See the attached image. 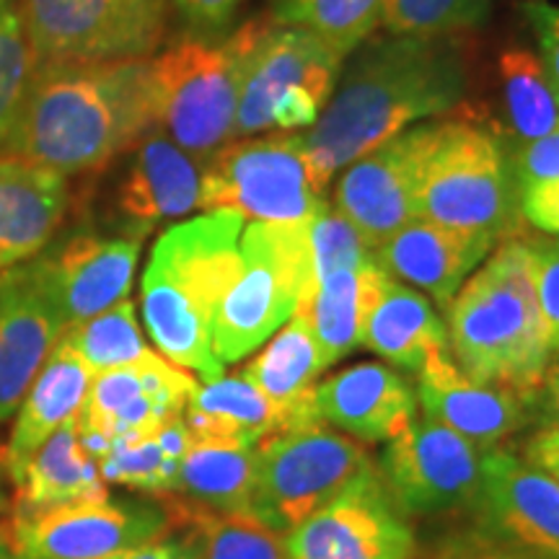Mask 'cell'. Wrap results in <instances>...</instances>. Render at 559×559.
<instances>
[{"label":"cell","instance_id":"7402d4cb","mask_svg":"<svg viewBox=\"0 0 559 559\" xmlns=\"http://www.w3.org/2000/svg\"><path fill=\"white\" fill-rule=\"evenodd\" d=\"M313 419L360 443H389L417 417V391L383 362H360L313 389Z\"/></svg>","mask_w":559,"mask_h":559},{"label":"cell","instance_id":"e0dca14e","mask_svg":"<svg viewBox=\"0 0 559 559\" xmlns=\"http://www.w3.org/2000/svg\"><path fill=\"white\" fill-rule=\"evenodd\" d=\"M466 523L508 547L559 559V485L508 445L487 451Z\"/></svg>","mask_w":559,"mask_h":559},{"label":"cell","instance_id":"e575fe53","mask_svg":"<svg viewBox=\"0 0 559 559\" xmlns=\"http://www.w3.org/2000/svg\"><path fill=\"white\" fill-rule=\"evenodd\" d=\"M386 0H280L272 19L285 26H304L347 58L381 24Z\"/></svg>","mask_w":559,"mask_h":559},{"label":"cell","instance_id":"1f68e13d","mask_svg":"<svg viewBox=\"0 0 559 559\" xmlns=\"http://www.w3.org/2000/svg\"><path fill=\"white\" fill-rule=\"evenodd\" d=\"M257 485V445L192 440L171 495L213 510H249Z\"/></svg>","mask_w":559,"mask_h":559},{"label":"cell","instance_id":"277c9868","mask_svg":"<svg viewBox=\"0 0 559 559\" xmlns=\"http://www.w3.org/2000/svg\"><path fill=\"white\" fill-rule=\"evenodd\" d=\"M526 236V234H523ZM523 236L498 243L449 306V355L466 376L539 400L549 358Z\"/></svg>","mask_w":559,"mask_h":559},{"label":"cell","instance_id":"ac0fdd59","mask_svg":"<svg viewBox=\"0 0 559 559\" xmlns=\"http://www.w3.org/2000/svg\"><path fill=\"white\" fill-rule=\"evenodd\" d=\"M143 241L128 230H75L39 251L66 330L128 298Z\"/></svg>","mask_w":559,"mask_h":559},{"label":"cell","instance_id":"4fadbf2b","mask_svg":"<svg viewBox=\"0 0 559 559\" xmlns=\"http://www.w3.org/2000/svg\"><path fill=\"white\" fill-rule=\"evenodd\" d=\"M11 555L24 559H102L169 536L164 502L109 495L58 506L26 519H3Z\"/></svg>","mask_w":559,"mask_h":559},{"label":"cell","instance_id":"d590c367","mask_svg":"<svg viewBox=\"0 0 559 559\" xmlns=\"http://www.w3.org/2000/svg\"><path fill=\"white\" fill-rule=\"evenodd\" d=\"M60 340L73 349L94 373L128 366L151 353L148 342L140 332L135 304L130 298L120 300L111 309L96 313L86 321L68 326Z\"/></svg>","mask_w":559,"mask_h":559},{"label":"cell","instance_id":"f546056e","mask_svg":"<svg viewBox=\"0 0 559 559\" xmlns=\"http://www.w3.org/2000/svg\"><path fill=\"white\" fill-rule=\"evenodd\" d=\"M360 345L379 353L391 366L419 370L432 353L449 349V332L423 293L389 277L368 313Z\"/></svg>","mask_w":559,"mask_h":559},{"label":"cell","instance_id":"836d02e7","mask_svg":"<svg viewBox=\"0 0 559 559\" xmlns=\"http://www.w3.org/2000/svg\"><path fill=\"white\" fill-rule=\"evenodd\" d=\"M192 432L185 417H174L156 432L132 440H115L96 459L104 481L145 492L151 498L171 495L181 459L190 451Z\"/></svg>","mask_w":559,"mask_h":559},{"label":"cell","instance_id":"d6a6232c","mask_svg":"<svg viewBox=\"0 0 559 559\" xmlns=\"http://www.w3.org/2000/svg\"><path fill=\"white\" fill-rule=\"evenodd\" d=\"M502 132L508 148L534 143L559 128V99L542 60L526 47H508L498 58Z\"/></svg>","mask_w":559,"mask_h":559},{"label":"cell","instance_id":"f1b7e54d","mask_svg":"<svg viewBox=\"0 0 559 559\" xmlns=\"http://www.w3.org/2000/svg\"><path fill=\"white\" fill-rule=\"evenodd\" d=\"M169 534L185 544L192 559H285V534L270 528L251 510H213L160 495Z\"/></svg>","mask_w":559,"mask_h":559},{"label":"cell","instance_id":"30bf717a","mask_svg":"<svg viewBox=\"0 0 559 559\" xmlns=\"http://www.w3.org/2000/svg\"><path fill=\"white\" fill-rule=\"evenodd\" d=\"M324 198L313 192L304 132L226 143L202 166V210H230L243 221L306 223Z\"/></svg>","mask_w":559,"mask_h":559},{"label":"cell","instance_id":"60d3db41","mask_svg":"<svg viewBox=\"0 0 559 559\" xmlns=\"http://www.w3.org/2000/svg\"><path fill=\"white\" fill-rule=\"evenodd\" d=\"M528 251L531 280L539 304L544 334L549 349L559 345V239L549 236H523Z\"/></svg>","mask_w":559,"mask_h":559},{"label":"cell","instance_id":"f35d334b","mask_svg":"<svg viewBox=\"0 0 559 559\" xmlns=\"http://www.w3.org/2000/svg\"><path fill=\"white\" fill-rule=\"evenodd\" d=\"M489 0H386L383 26L396 37H443L479 26Z\"/></svg>","mask_w":559,"mask_h":559},{"label":"cell","instance_id":"7dc6e473","mask_svg":"<svg viewBox=\"0 0 559 559\" xmlns=\"http://www.w3.org/2000/svg\"><path fill=\"white\" fill-rule=\"evenodd\" d=\"M102 559H192V555L179 539L160 536V539L138 544V547L115 551V555Z\"/></svg>","mask_w":559,"mask_h":559},{"label":"cell","instance_id":"74e56055","mask_svg":"<svg viewBox=\"0 0 559 559\" xmlns=\"http://www.w3.org/2000/svg\"><path fill=\"white\" fill-rule=\"evenodd\" d=\"M306 236H309V288L298 298V304L309 296L321 277L337 270L362 267V264L376 262V251L362 239L360 230L337 207L326 205V200L311 215Z\"/></svg>","mask_w":559,"mask_h":559},{"label":"cell","instance_id":"52a82bcc","mask_svg":"<svg viewBox=\"0 0 559 559\" xmlns=\"http://www.w3.org/2000/svg\"><path fill=\"white\" fill-rule=\"evenodd\" d=\"M306 223L251 221L241 230V267L213 319V353L223 366L254 353L296 313L309 288Z\"/></svg>","mask_w":559,"mask_h":559},{"label":"cell","instance_id":"8992f818","mask_svg":"<svg viewBox=\"0 0 559 559\" xmlns=\"http://www.w3.org/2000/svg\"><path fill=\"white\" fill-rule=\"evenodd\" d=\"M267 24L249 21L226 39H179L151 60L156 130L202 164L234 138L243 75Z\"/></svg>","mask_w":559,"mask_h":559},{"label":"cell","instance_id":"f907efd6","mask_svg":"<svg viewBox=\"0 0 559 559\" xmlns=\"http://www.w3.org/2000/svg\"><path fill=\"white\" fill-rule=\"evenodd\" d=\"M13 559H24V557H13Z\"/></svg>","mask_w":559,"mask_h":559},{"label":"cell","instance_id":"b9f144b4","mask_svg":"<svg viewBox=\"0 0 559 559\" xmlns=\"http://www.w3.org/2000/svg\"><path fill=\"white\" fill-rule=\"evenodd\" d=\"M417 559H549L534 551H523L508 544H500L474 528L472 523H461L436 539L425 544V549H417Z\"/></svg>","mask_w":559,"mask_h":559},{"label":"cell","instance_id":"ee69618b","mask_svg":"<svg viewBox=\"0 0 559 559\" xmlns=\"http://www.w3.org/2000/svg\"><path fill=\"white\" fill-rule=\"evenodd\" d=\"M192 37L215 39L228 29L241 0H174Z\"/></svg>","mask_w":559,"mask_h":559},{"label":"cell","instance_id":"8d00e7d4","mask_svg":"<svg viewBox=\"0 0 559 559\" xmlns=\"http://www.w3.org/2000/svg\"><path fill=\"white\" fill-rule=\"evenodd\" d=\"M521 213L544 234L559 236V128L534 143L510 148Z\"/></svg>","mask_w":559,"mask_h":559},{"label":"cell","instance_id":"8fae6325","mask_svg":"<svg viewBox=\"0 0 559 559\" xmlns=\"http://www.w3.org/2000/svg\"><path fill=\"white\" fill-rule=\"evenodd\" d=\"M37 62L145 60L166 34L169 0H21Z\"/></svg>","mask_w":559,"mask_h":559},{"label":"cell","instance_id":"4316f807","mask_svg":"<svg viewBox=\"0 0 559 559\" xmlns=\"http://www.w3.org/2000/svg\"><path fill=\"white\" fill-rule=\"evenodd\" d=\"M386 283L389 275L379 267V262L337 270L321 277L309 296L296 306L298 317L309 321L326 368L360 345L368 313L381 298Z\"/></svg>","mask_w":559,"mask_h":559},{"label":"cell","instance_id":"7bdbcfd3","mask_svg":"<svg viewBox=\"0 0 559 559\" xmlns=\"http://www.w3.org/2000/svg\"><path fill=\"white\" fill-rule=\"evenodd\" d=\"M521 11L536 34L542 66L559 99V5H551L547 0H526Z\"/></svg>","mask_w":559,"mask_h":559},{"label":"cell","instance_id":"5bb4252c","mask_svg":"<svg viewBox=\"0 0 559 559\" xmlns=\"http://www.w3.org/2000/svg\"><path fill=\"white\" fill-rule=\"evenodd\" d=\"M417 549L376 464L285 534V559H417Z\"/></svg>","mask_w":559,"mask_h":559},{"label":"cell","instance_id":"7a4b0ae2","mask_svg":"<svg viewBox=\"0 0 559 559\" xmlns=\"http://www.w3.org/2000/svg\"><path fill=\"white\" fill-rule=\"evenodd\" d=\"M153 128L148 58L37 62L0 153L73 177L104 169Z\"/></svg>","mask_w":559,"mask_h":559},{"label":"cell","instance_id":"5b68a950","mask_svg":"<svg viewBox=\"0 0 559 559\" xmlns=\"http://www.w3.org/2000/svg\"><path fill=\"white\" fill-rule=\"evenodd\" d=\"M417 215L438 226L489 236L495 243L526 230L510 148L474 115L436 122L419 174Z\"/></svg>","mask_w":559,"mask_h":559},{"label":"cell","instance_id":"ffe728a7","mask_svg":"<svg viewBox=\"0 0 559 559\" xmlns=\"http://www.w3.org/2000/svg\"><path fill=\"white\" fill-rule=\"evenodd\" d=\"M62 332L39 257L0 272V425L16 415Z\"/></svg>","mask_w":559,"mask_h":559},{"label":"cell","instance_id":"cb8c5ba5","mask_svg":"<svg viewBox=\"0 0 559 559\" xmlns=\"http://www.w3.org/2000/svg\"><path fill=\"white\" fill-rule=\"evenodd\" d=\"M70 205L66 174L0 153V272L50 247Z\"/></svg>","mask_w":559,"mask_h":559},{"label":"cell","instance_id":"9a60e30c","mask_svg":"<svg viewBox=\"0 0 559 559\" xmlns=\"http://www.w3.org/2000/svg\"><path fill=\"white\" fill-rule=\"evenodd\" d=\"M198 386L200 383L185 368L156 353L94 373L79 412L83 445L91 456L99 459L115 440L151 436L169 419L185 415Z\"/></svg>","mask_w":559,"mask_h":559},{"label":"cell","instance_id":"bcb514c9","mask_svg":"<svg viewBox=\"0 0 559 559\" xmlns=\"http://www.w3.org/2000/svg\"><path fill=\"white\" fill-rule=\"evenodd\" d=\"M539 423L559 425V345L549 349L539 383Z\"/></svg>","mask_w":559,"mask_h":559},{"label":"cell","instance_id":"f6af8a7d","mask_svg":"<svg viewBox=\"0 0 559 559\" xmlns=\"http://www.w3.org/2000/svg\"><path fill=\"white\" fill-rule=\"evenodd\" d=\"M521 459L559 485V425L539 423V428L523 440Z\"/></svg>","mask_w":559,"mask_h":559},{"label":"cell","instance_id":"3957f363","mask_svg":"<svg viewBox=\"0 0 559 559\" xmlns=\"http://www.w3.org/2000/svg\"><path fill=\"white\" fill-rule=\"evenodd\" d=\"M243 215L213 210L160 234L140 283L153 345L174 366L202 381L223 376L213 353V319L241 267Z\"/></svg>","mask_w":559,"mask_h":559},{"label":"cell","instance_id":"681fc988","mask_svg":"<svg viewBox=\"0 0 559 559\" xmlns=\"http://www.w3.org/2000/svg\"><path fill=\"white\" fill-rule=\"evenodd\" d=\"M5 508V495H3V479H0V510Z\"/></svg>","mask_w":559,"mask_h":559},{"label":"cell","instance_id":"ba28073f","mask_svg":"<svg viewBox=\"0 0 559 559\" xmlns=\"http://www.w3.org/2000/svg\"><path fill=\"white\" fill-rule=\"evenodd\" d=\"M368 466L373 459L366 445L332 425L309 423L272 432L257 443V485L249 510L270 528L288 534Z\"/></svg>","mask_w":559,"mask_h":559},{"label":"cell","instance_id":"7c38bea8","mask_svg":"<svg viewBox=\"0 0 559 559\" xmlns=\"http://www.w3.org/2000/svg\"><path fill=\"white\" fill-rule=\"evenodd\" d=\"M485 453L423 415L389 440L379 472L407 519L464 515L479 492Z\"/></svg>","mask_w":559,"mask_h":559},{"label":"cell","instance_id":"c3c4849f","mask_svg":"<svg viewBox=\"0 0 559 559\" xmlns=\"http://www.w3.org/2000/svg\"><path fill=\"white\" fill-rule=\"evenodd\" d=\"M0 559H13L9 539H5V528H3V519H0Z\"/></svg>","mask_w":559,"mask_h":559},{"label":"cell","instance_id":"4dcf8cb0","mask_svg":"<svg viewBox=\"0 0 559 559\" xmlns=\"http://www.w3.org/2000/svg\"><path fill=\"white\" fill-rule=\"evenodd\" d=\"M181 417L192 440H234L257 445L272 432L290 430L288 415L241 373L221 376L194 389Z\"/></svg>","mask_w":559,"mask_h":559},{"label":"cell","instance_id":"ab89813d","mask_svg":"<svg viewBox=\"0 0 559 559\" xmlns=\"http://www.w3.org/2000/svg\"><path fill=\"white\" fill-rule=\"evenodd\" d=\"M37 58L26 37L21 0H0V145L9 135Z\"/></svg>","mask_w":559,"mask_h":559},{"label":"cell","instance_id":"d6986e66","mask_svg":"<svg viewBox=\"0 0 559 559\" xmlns=\"http://www.w3.org/2000/svg\"><path fill=\"white\" fill-rule=\"evenodd\" d=\"M417 373V400L425 417L472 440L481 451L502 449L510 438L539 423L536 396L469 379L449 349L432 353Z\"/></svg>","mask_w":559,"mask_h":559},{"label":"cell","instance_id":"603a6c76","mask_svg":"<svg viewBox=\"0 0 559 559\" xmlns=\"http://www.w3.org/2000/svg\"><path fill=\"white\" fill-rule=\"evenodd\" d=\"M495 247L489 236L438 226L417 215L376 249V262L389 277L415 285L449 309L466 277Z\"/></svg>","mask_w":559,"mask_h":559},{"label":"cell","instance_id":"2e32d148","mask_svg":"<svg viewBox=\"0 0 559 559\" xmlns=\"http://www.w3.org/2000/svg\"><path fill=\"white\" fill-rule=\"evenodd\" d=\"M436 138V124H417L386 140L342 171L334 207L379 249L412 218H417L419 174Z\"/></svg>","mask_w":559,"mask_h":559},{"label":"cell","instance_id":"d4e9b609","mask_svg":"<svg viewBox=\"0 0 559 559\" xmlns=\"http://www.w3.org/2000/svg\"><path fill=\"white\" fill-rule=\"evenodd\" d=\"M91 381H94V370L66 342H55L45 366L34 376L24 402L19 404L11 436L0 449V472L11 479V485L19 479L34 451L55 430L79 417Z\"/></svg>","mask_w":559,"mask_h":559},{"label":"cell","instance_id":"44dd1931","mask_svg":"<svg viewBox=\"0 0 559 559\" xmlns=\"http://www.w3.org/2000/svg\"><path fill=\"white\" fill-rule=\"evenodd\" d=\"M130 151L132 158L115 192V210L122 221L120 230L145 239L160 223L200 207L202 160L181 151L156 128Z\"/></svg>","mask_w":559,"mask_h":559},{"label":"cell","instance_id":"83f0119b","mask_svg":"<svg viewBox=\"0 0 559 559\" xmlns=\"http://www.w3.org/2000/svg\"><path fill=\"white\" fill-rule=\"evenodd\" d=\"M324 370L326 366L309 321L293 313L270 340V345L254 355L239 373L288 415L290 428H300L317 423L311 400Z\"/></svg>","mask_w":559,"mask_h":559},{"label":"cell","instance_id":"6da1fadb","mask_svg":"<svg viewBox=\"0 0 559 559\" xmlns=\"http://www.w3.org/2000/svg\"><path fill=\"white\" fill-rule=\"evenodd\" d=\"M319 120L304 132L313 192L409 124L459 109L472 83L464 34L370 39L337 79Z\"/></svg>","mask_w":559,"mask_h":559},{"label":"cell","instance_id":"9c48e42d","mask_svg":"<svg viewBox=\"0 0 559 559\" xmlns=\"http://www.w3.org/2000/svg\"><path fill=\"white\" fill-rule=\"evenodd\" d=\"M342 60L313 32L270 19L243 75L234 138L311 128L337 86Z\"/></svg>","mask_w":559,"mask_h":559},{"label":"cell","instance_id":"484cf974","mask_svg":"<svg viewBox=\"0 0 559 559\" xmlns=\"http://www.w3.org/2000/svg\"><path fill=\"white\" fill-rule=\"evenodd\" d=\"M13 487L16 495L9 510L11 519H26L68 502L107 495V481L102 479L99 464L81 440L79 417L55 430L34 451Z\"/></svg>","mask_w":559,"mask_h":559}]
</instances>
